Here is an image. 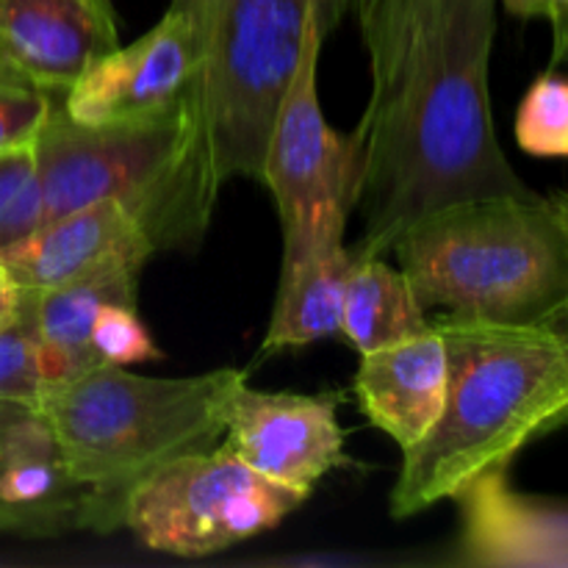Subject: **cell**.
I'll return each instance as SVG.
<instances>
[{"label":"cell","mask_w":568,"mask_h":568,"mask_svg":"<svg viewBox=\"0 0 568 568\" xmlns=\"http://www.w3.org/2000/svg\"><path fill=\"white\" fill-rule=\"evenodd\" d=\"M308 494L250 469L225 444L159 466L125 499L122 527L142 547L175 558H205L272 530Z\"/></svg>","instance_id":"cell-7"},{"label":"cell","mask_w":568,"mask_h":568,"mask_svg":"<svg viewBox=\"0 0 568 568\" xmlns=\"http://www.w3.org/2000/svg\"><path fill=\"white\" fill-rule=\"evenodd\" d=\"M44 222L116 200L155 253H194L220 197L203 98L144 120L83 125L59 103L33 139Z\"/></svg>","instance_id":"cell-4"},{"label":"cell","mask_w":568,"mask_h":568,"mask_svg":"<svg viewBox=\"0 0 568 568\" xmlns=\"http://www.w3.org/2000/svg\"><path fill=\"white\" fill-rule=\"evenodd\" d=\"M39 397H42V381H39L37 353L20 303V314L0 325V399H14L37 408Z\"/></svg>","instance_id":"cell-22"},{"label":"cell","mask_w":568,"mask_h":568,"mask_svg":"<svg viewBox=\"0 0 568 568\" xmlns=\"http://www.w3.org/2000/svg\"><path fill=\"white\" fill-rule=\"evenodd\" d=\"M0 530H9V519H6L3 508H0Z\"/></svg>","instance_id":"cell-29"},{"label":"cell","mask_w":568,"mask_h":568,"mask_svg":"<svg viewBox=\"0 0 568 568\" xmlns=\"http://www.w3.org/2000/svg\"><path fill=\"white\" fill-rule=\"evenodd\" d=\"M116 44L111 0H0V75L53 98Z\"/></svg>","instance_id":"cell-11"},{"label":"cell","mask_w":568,"mask_h":568,"mask_svg":"<svg viewBox=\"0 0 568 568\" xmlns=\"http://www.w3.org/2000/svg\"><path fill=\"white\" fill-rule=\"evenodd\" d=\"M61 98L0 75V153L33 144Z\"/></svg>","instance_id":"cell-23"},{"label":"cell","mask_w":568,"mask_h":568,"mask_svg":"<svg viewBox=\"0 0 568 568\" xmlns=\"http://www.w3.org/2000/svg\"><path fill=\"white\" fill-rule=\"evenodd\" d=\"M153 255L133 216L116 200H98L3 247L0 264L22 292H44L122 266L144 270Z\"/></svg>","instance_id":"cell-12"},{"label":"cell","mask_w":568,"mask_h":568,"mask_svg":"<svg viewBox=\"0 0 568 568\" xmlns=\"http://www.w3.org/2000/svg\"><path fill=\"white\" fill-rule=\"evenodd\" d=\"M142 270L122 266L70 286L22 292L42 392L94 369L103 361L92 347V327L105 303H136Z\"/></svg>","instance_id":"cell-15"},{"label":"cell","mask_w":568,"mask_h":568,"mask_svg":"<svg viewBox=\"0 0 568 568\" xmlns=\"http://www.w3.org/2000/svg\"><path fill=\"white\" fill-rule=\"evenodd\" d=\"M92 347L103 364L131 366L161 358L153 336L136 314V303H105L92 327Z\"/></svg>","instance_id":"cell-21"},{"label":"cell","mask_w":568,"mask_h":568,"mask_svg":"<svg viewBox=\"0 0 568 568\" xmlns=\"http://www.w3.org/2000/svg\"><path fill=\"white\" fill-rule=\"evenodd\" d=\"M516 142L530 155L568 159V78L547 72L527 89L516 114Z\"/></svg>","instance_id":"cell-19"},{"label":"cell","mask_w":568,"mask_h":568,"mask_svg":"<svg viewBox=\"0 0 568 568\" xmlns=\"http://www.w3.org/2000/svg\"><path fill=\"white\" fill-rule=\"evenodd\" d=\"M22 303V288L11 281L9 272L0 264V325H6L9 320H14L20 314Z\"/></svg>","instance_id":"cell-26"},{"label":"cell","mask_w":568,"mask_h":568,"mask_svg":"<svg viewBox=\"0 0 568 568\" xmlns=\"http://www.w3.org/2000/svg\"><path fill=\"white\" fill-rule=\"evenodd\" d=\"M33 410H37V408H31V405H26V403H14V399H0V453H3V447L9 444L14 427L20 425V422L26 419L28 414H33Z\"/></svg>","instance_id":"cell-25"},{"label":"cell","mask_w":568,"mask_h":568,"mask_svg":"<svg viewBox=\"0 0 568 568\" xmlns=\"http://www.w3.org/2000/svg\"><path fill=\"white\" fill-rule=\"evenodd\" d=\"M430 327L403 270L386 255H355L342 300V336L358 353L386 347Z\"/></svg>","instance_id":"cell-18"},{"label":"cell","mask_w":568,"mask_h":568,"mask_svg":"<svg viewBox=\"0 0 568 568\" xmlns=\"http://www.w3.org/2000/svg\"><path fill=\"white\" fill-rule=\"evenodd\" d=\"M447 344L438 327L361 353L355 397L375 427L410 449L430 433L447 397Z\"/></svg>","instance_id":"cell-14"},{"label":"cell","mask_w":568,"mask_h":568,"mask_svg":"<svg viewBox=\"0 0 568 568\" xmlns=\"http://www.w3.org/2000/svg\"><path fill=\"white\" fill-rule=\"evenodd\" d=\"M203 44L194 17L170 3L144 37L100 55L61 98L83 125L144 120L203 98Z\"/></svg>","instance_id":"cell-9"},{"label":"cell","mask_w":568,"mask_h":568,"mask_svg":"<svg viewBox=\"0 0 568 568\" xmlns=\"http://www.w3.org/2000/svg\"><path fill=\"white\" fill-rule=\"evenodd\" d=\"M242 383L247 375L239 369L144 377L100 364L44 388L37 410L87 494L81 530H120L128 494L144 477L181 455L216 447Z\"/></svg>","instance_id":"cell-3"},{"label":"cell","mask_w":568,"mask_h":568,"mask_svg":"<svg viewBox=\"0 0 568 568\" xmlns=\"http://www.w3.org/2000/svg\"><path fill=\"white\" fill-rule=\"evenodd\" d=\"M44 222L33 144L0 153V250L20 242Z\"/></svg>","instance_id":"cell-20"},{"label":"cell","mask_w":568,"mask_h":568,"mask_svg":"<svg viewBox=\"0 0 568 568\" xmlns=\"http://www.w3.org/2000/svg\"><path fill=\"white\" fill-rule=\"evenodd\" d=\"M203 44V114L222 183L261 181L266 139L316 26L333 33L361 0H172Z\"/></svg>","instance_id":"cell-6"},{"label":"cell","mask_w":568,"mask_h":568,"mask_svg":"<svg viewBox=\"0 0 568 568\" xmlns=\"http://www.w3.org/2000/svg\"><path fill=\"white\" fill-rule=\"evenodd\" d=\"M392 255L427 316L544 325L568 297V220L555 194H494L430 211Z\"/></svg>","instance_id":"cell-5"},{"label":"cell","mask_w":568,"mask_h":568,"mask_svg":"<svg viewBox=\"0 0 568 568\" xmlns=\"http://www.w3.org/2000/svg\"><path fill=\"white\" fill-rule=\"evenodd\" d=\"M342 394L236 388L225 410L222 444L272 483L308 494L333 469L347 466L338 425Z\"/></svg>","instance_id":"cell-10"},{"label":"cell","mask_w":568,"mask_h":568,"mask_svg":"<svg viewBox=\"0 0 568 568\" xmlns=\"http://www.w3.org/2000/svg\"><path fill=\"white\" fill-rule=\"evenodd\" d=\"M508 6L519 14L547 17L555 31V48L568 39V0H508Z\"/></svg>","instance_id":"cell-24"},{"label":"cell","mask_w":568,"mask_h":568,"mask_svg":"<svg viewBox=\"0 0 568 568\" xmlns=\"http://www.w3.org/2000/svg\"><path fill=\"white\" fill-rule=\"evenodd\" d=\"M508 469L460 491V560L477 566H568V505L508 486Z\"/></svg>","instance_id":"cell-13"},{"label":"cell","mask_w":568,"mask_h":568,"mask_svg":"<svg viewBox=\"0 0 568 568\" xmlns=\"http://www.w3.org/2000/svg\"><path fill=\"white\" fill-rule=\"evenodd\" d=\"M447 344V397L419 444L403 453L392 516L408 519L460 491L568 422V349L544 325L433 320Z\"/></svg>","instance_id":"cell-2"},{"label":"cell","mask_w":568,"mask_h":568,"mask_svg":"<svg viewBox=\"0 0 568 568\" xmlns=\"http://www.w3.org/2000/svg\"><path fill=\"white\" fill-rule=\"evenodd\" d=\"M552 59H555V61H552L555 67H560V64L568 67V39H566L564 44H558V48L552 50Z\"/></svg>","instance_id":"cell-28"},{"label":"cell","mask_w":568,"mask_h":568,"mask_svg":"<svg viewBox=\"0 0 568 568\" xmlns=\"http://www.w3.org/2000/svg\"><path fill=\"white\" fill-rule=\"evenodd\" d=\"M372 92L353 148L355 255H388L414 222L460 200L536 194L494 131L497 0H361Z\"/></svg>","instance_id":"cell-1"},{"label":"cell","mask_w":568,"mask_h":568,"mask_svg":"<svg viewBox=\"0 0 568 568\" xmlns=\"http://www.w3.org/2000/svg\"><path fill=\"white\" fill-rule=\"evenodd\" d=\"M555 200H558V205L564 209V214L568 220V194L566 192H555ZM544 327H547V331H552L555 336L564 342V347L568 349V297L558 305V308L552 311V314L547 316V320H544Z\"/></svg>","instance_id":"cell-27"},{"label":"cell","mask_w":568,"mask_h":568,"mask_svg":"<svg viewBox=\"0 0 568 568\" xmlns=\"http://www.w3.org/2000/svg\"><path fill=\"white\" fill-rule=\"evenodd\" d=\"M349 264L353 247L347 239H331L303 253L283 255L275 311L264 338L266 353L305 347L342 331Z\"/></svg>","instance_id":"cell-17"},{"label":"cell","mask_w":568,"mask_h":568,"mask_svg":"<svg viewBox=\"0 0 568 568\" xmlns=\"http://www.w3.org/2000/svg\"><path fill=\"white\" fill-rule=\"evenodd\" d=\"M87 494L67 471L39 410L28 414L0 453V508L9 532L55 536L78 527Z\"/></svg>","instance_id":"cell-16"},{"label":"cell","mask_w":568,"mask_h":568,"mask_svg":"<svg viewBox=\"0 0 568 568\" xmlns=\"http://www.w3.org/2000/svg\"><path fill=\"white\" fill-rule=\"evenodd\" d=\"M327 37L322 26L311 31L266 139L261 183L275 197L283 255L347 239L353 216V148L349 136L327 125L316 92Z\"/></svg>","instance_id":"cell-8"}]
</instances>
